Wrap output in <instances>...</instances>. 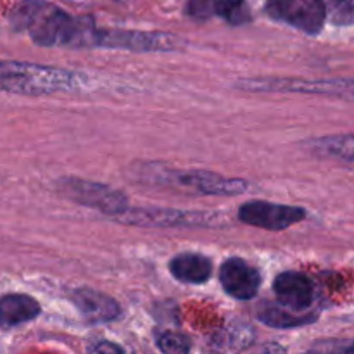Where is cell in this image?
<instances>
[{
	"mask_svg": "<svg viewBox=\"0 0 354 354\" xmlns=\"http://www.w3.org/2000/svg\"><path fill=\"white\" fill-rule=\"evenodd\" d=\"M220 283L225 292L237 301L256 297L261 287V273L241 258H228L220 266Z\"/></svg>",
	"mask_w": 354,
	"mask_h": 354,
	"instance_id": "cell-10",
	"label": "cell"
},
{
	"mask_svg": "<svg viewBox=\"0 0 354 354\" xmlns=\"http://www.w3.org/2000/svg\"><path fill=\"white\" fill-rule=\"evenodd\" d=\"M313 351L322 353H354V341L353 342H320V344L313 346Z\"/></svg>",
	"mask_w": 354,
	"mask_h": 354,
	"instance_id": "cell-22",
	"label": "cell"
},
{
	"mask_svg": "<svg viewBox=\"0 0 354 354\" xmlns=\"http://www.w3.org/2000/svg\"><path fill=\"white\" fill-rule=\"evenodd\" d=\"M57 190L66 199L100 211L109 218L128 207V197L123 192L102 185V183L90 182V180L66 176L57 182Z\"/></svg>",
	"mask_w": 354,
	"mask_h": 354,
	"instance_id": "cell-6",
	"label": "cell"
},
{
	"mask_svg": "<svg viewBox=\"0 0 354 354\" xmlns=\"http://www.w3.org/2000/svg\"><path fill=\"white\" fill-rule=\"evenodd\" d=\"M187 16L194 17V19H209L214 16L213 12V0H189L185 7Z\"/></svg>",
	"mask_w": 354,
	"mask_h": 354,
	"instance_id": "cell-21",
	"label": "cell"
},
{
	"mask_svg": "<svg viewBox=\"0 0 354 354\" xmlns=\"http://www.w3.org/2000/svg\"><path fill=\"white\" fill-rule=\"evenodd\" d=\"M244 3L245 0H213V12L230 24H242L245 23Z\"/></svg>",
	"mask_w": 354,
	"mask_h": 354,
	"instance_id": "cell-19",
	"label": "cell"
},
{
	"mask_svg": "<svg viewBox=\"0 0 354 354\" xmlns=\"http://www.w3.org/2000/svg\"><path fill=\"white\" fill-rule=\"evenodd\" d=\"M86 85V76L73 69L33 62L0 61V92L16 95H50L73 92Z\"/></svg>",
	"mask_w": 354,
	"mask_h": 354,
	"instance_id": "cell-2",
	"label": "cell"
},
{
	"mask_svg": "<svg viewBox=\"0 0 354 354\" xmlns=\"http://www.w3.org/2000/svg\"><path fill=\"white\" fill-rule=\"evenodd\" d=\"M330 19L337 26L354 24V0H337L332 9Z\"/></svg>",
	"mask_w": 354,
	"mask_h": 354,
	"instance_id": "cell-20",
	"label": "cell"
},
{
	"mask_svg": "<svg viewBox=\"0 0 354 354\" xmlns=\"http://www.w3.org/2000/svg\"><path fill=\"white\" fill-rule=\"evenodd\" d=\"M254 332L245 324H232L225 328V332L214 335L213 346L216 349H225V351H239V349L248 348L252 342Z\"/></svg>",
	"mask_w": 354,
	"mask_h": 354,
	"instance_id": "cell-17",
	"label": "cell"
},
{
	"mask_svg": "<svg viewBox=\"0 0 354 354\" xmlns=\"http://www.w3.org/2000/svg\"><path fill=\"white\" fill-rule=\"evenodd\" d=\"M161 180L178 183L192 192L203 196L235 197L242 196L249 190V183L242 178H227L213 171L204 169H190V171H162Z\"/></svg>",
	"mask_w": 354,
	"mask_h": 354,
	"instance_id": "cell-9",
	"label": "cell"
},
{
	"mask_svg": "<svg viewBox=\"0 0 354 354\" xmlns=\"http://www.w3.org/2000/svg\"><path fill=\"white\" fill-rule=\"evenodd\" d=\"M273 290L282 306L292 311H311L317 301V287L301 272H282L273 282Z\"/></svg>",
	"mask_w": 354,
	"mask_h": 354,
	"instance_id": "cell-11",
	"label": "cell"
},
{
	"mask_svg": "<svg viewBox=\"0 0 354 354\" xmlns=\"http://www.w3.org/2000/svg\"><path fill=\"white\" fill-rule=\"evenodd\" d=\"M120 225L138 228H218L228 225L216 211L173 209V207H130L111 216Z\"/></svg>",
	"mask_w": 354,
	"mask_h": 354,
	"instance_id": "cell-3",
	"label": "cell"
},
{
	"mask_svg": "<svg viewBox=\"0 0 354 354\" xmlns=\"http://www.w3.org/2000/svg\"><path fill=\"white\" fill-rule=\"evenodd\" d=\"M159 351L168 353V354H185L192 348V342L187 335L180 334L176 330H165L162 334L158 335L156 341Z\"/></svg>",
	"mask_w": 354,
	"mask_h": 354,
	"instance_id": "cell-18",
	"label": "cell"
},
{
	"mask_svg": "<svg viewBox=\"0 0 354 354\" xmlns=\"http://www.w3.org/2000/svg\"><path fill=\"white\" fill-rule=\"evenodd\" d=\"M40 311L38 301L26 294H6L0 297V325L6 327H16L35 320Z\"/></svg>",
	"mask_w": 354,
	"mask_h": 354,
	"instance_id": "cell-14",
	"label": "cell"
},
{
	"mask_svg": "<svg viewBox=\"0 0 354 354\" xmlns=\"http://www.w3.org/2000/svg\"><path fill=\"white\" fill-rule=\"evenodd\" d=\"M183 41L178 35L166 31H142L121 30V28H95L93 47L95 48H118V50L140 52H175L180 50Z\"/></svg>",
	"mask_w": 354,
	"mask_h": 354,
	"instance_id": "cell-4",
	"label": "cell"
},
{
	"mask_svg": "<svg viewBox=\"0 0 354 354\" xmlns=\"http://www.w3.org/2000/svg\"><path fill=\"white\" fill-rule=\"evenodd\" d=\"M71 301L88 324L114 322L121 315L120 304L113 297L90 287H80L73 290Z\"/></svg>",
	"mask_w": 354,
	"mask_h": 354,
	"instance_id": "cell-12",
	"label": "cell"
},
{
	"mask_svg": "<svg viewBox=\"0 0 354 354\" xmlns=\"http://www.w3.org/2000/svg\"><path fill=\"white\" fill-rule=\"evenodd\" d=\"M9 21L14 31H26L40 47L93 48V17L71 16L45 0H21L10 10Z\"/></svg>",
	"mask_w": 354,
	"mask_h": 354,
	"instance_id": "cell-1",
	"label": "cell"
},
{
	"mask_svg": "<svg viewBox=\"0 0 354 354\" xmlns=\"http://www.w3.org/2000/svg\"><path fill=\"white\" fill-rule=\"evenodd\" d=\"M88 351H90V353H102V354H111V353L120 354V353H124V349L121 348V346L114 344V342L100 341V342H97V344L90 346Z\"/></svg>",
	"mask_w": 354,
	"mask_h": 354,
	"instance_id": "cell-23",
	"label": "cell"
},
{
	"mask_svg": "<svg viewBox=\"0 0 354 354\" xmlns=\"http://www.w3.org/2000/svg\"><path fill=\"white\" fill-rule=\"evenodd\" d=\"M235 88L248 92H290V93H317L337 99L354 100V80H299V78H241Z\"/></svg>",
	"mask_w": 354,
	"mask_h": 354,
	"instance_id": "cell-5",
	"label": "cell"
},
{
	"mask_svg": "<svg viewBox=\"0 0 354 354\" xmlns=\"http://www.w3.org/2000/svg\"><path fill=\"white\" fill-rule=\"evenodd\" d=\"M318 318L317 311H292L280 303H263L258 308V320L272 328H297L313 324Z\"/></svg>",
	"mask_w": 354,
	"mask_h": 354,
	"instance_id": "cell-15",
	"label": "cell"
},
{
	"mask_svg": "<svg viewBox=\"0 0 354 354\" xmlns=\"http://www.w3.org/2000/svg\"><path fill=\"white\" fill-rule=\"evenodd\" d=\"M237 218L239 221L249 225V227L280 232L306 220V211L303 207L287 206V204L251 201V203H245L239 207Z\"/></svg>",
	"mask_w": 354,
	"mask_h": 354,
	"instance_id": "cell-8",
	"label": "cell"
},
{
	"mask_svg": "<svg viewBox=\"0 0 354 354\" xmlns=\"http://www.w3.org/2000/svg\"><path fill=\"white\" fill-rule=\"evenodd\" d=\"M265 10L272 19L289 24L311 37L324 30L327 19L324 0H266Z\"/></svg>",
	"mask_w": 354,
	"mask_h": 354,
	"instance_id": "cell-7",
	"label": "cell"
},
{
	"mask_svg": "<svg viewBox=\"0 0 354 354\" xmlns=\"http://www.w3.org/2000/svg\"><path fill=\"white\" fill-rule=\"evenodd\" d=\"M169 273L182 283L201 286L213 275V263L207 256L199 252H182L173 256L169 261Z\"/></svg>",
	"mask_w": 354,
	"mask_h": 354,
	"instance_id": "cell-13",
	"label": "cell"
},
{
	"mask_svg": "<svg viewBox=\"0 0 354 354\" xmlns=\"http://www.w3.org/2000/svg\"><path fill=\"white\" fill-rule=\"evenodd\" d=\"M311 149L322 156L354 161V135H335V137L317 138L311 142Z\"/></svg>",
	"mask_w": 354,
	"mask_h": 354,
	"instance_id": "cell-16",
	"label": "cell"
}]
</instances>
